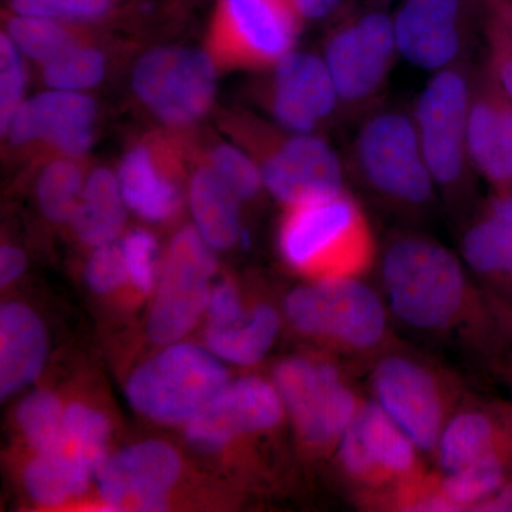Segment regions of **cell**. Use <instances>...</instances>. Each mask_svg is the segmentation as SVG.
<instances>
[{
    "label": "cell",
    "mask_w": 512,
    "mask_h": 512,
    "mask_svg": "<svg viewBox=\"0 0 512 512\" xmlns=\"http://www.w3.org/2000/svg\"><path fill=\"white\" fill-rule=\"evenodd\" d=\"M288 208L279 229V249L292 268L320 281L359 278L372 265V225L345 188Z\"/></svg>",
    "instance_id": "obj_1"
},
{
    "label": "cell",
    "mask_w": 512,
    "mask_h": 512,
    "mask_svg": "<svg viewBox=\"0 0 512 512\" xmlns=\"http://www.w3.org/2000/svg\"><path fill=\"white\" fill-rule=\"evenodd\" d=\"M382 276L394 315L412 328L447 329L463 312L466 274L439 242L419 235L394 239L384 252Z\"/></svg>",
    "instance_id": "obj_2"
},
{
    "label": "cell",
    "mask_w": 512,
    "mask_h": 512,
    "mask_svg": "<svg viewBox=\"0 0 512 512\" xmlns=\"http://www.w3.org/2000/svg\"><path fill=\"white\" fill-rule=\"evenodd\" d=\"M228 386V373L207 350L178 343L148 360L128 380V402L148 419L188 423Z\"/></svg>",
    "instance_id": "obj_3"
},
{
    "label": "cell",
    "mask_w": 512,
    "mask_h": 512,
    "mask_svg": "<svg viewBox=\"0 0 512 512\" xmlns=\"http://www.w3.org/2000/svg\"><path fill=\"white\" fill-rule=\"evenodd\" d=\"M352 161L363 183L394 204L421 207L436 183L421 150L413 116L399 110L372 114L353 143Z\"/></svg>",
    "instance_id": "obj_4"
},
{
    "label": "cell",
    "mask_w": 512,
    "mask_h": 512,
    "mask_svg": "<svg viewBox=\"0 0 512 512\" xmlns=\"http://www.w3.org/2000/svg\"><path fill=\"white\" fill-rule=\"evenodd\" d=\"M285 311L303 335L348 350L375 348L386 332L383 303L359 278L320 279L301 286L289 293Z\"/></svg>",
    "instance_id": "obj_5"
},
{
    "label": "cell",
    "mask_w": 512,
    "mask_h": 512,
    "mask_svg": "<svg viewBox=\"0 0 512 512\" xmlns=\"http://www.w3.org/2000/svg\"><path fill=\"white\" fill-rule=\"evenodd\" d=\"M474 82L463 64L434 73L417 99L413 120L436 187H463L468 170L467 127Z\"/></svg>",
    "instance_id": "obj_6"
},
{
    "label": "cell",
    "mask_w": 512,
    "mask_h": 512,
    "mask_svg": "<svg viewBox=\"0 0 512 512\" xmlns=\"http://www.w3.org/2000/svg\"><path fill=\"white\" fill-rule=\"evenodd\" d=\"M274 377L301 439L315 447L339 444L360 409L339 370L330 363L291 357L279 363Z\"/></svg>",
    "instance_id": "obj_7"
},
{
    "label": "cell",
    "mask_w": 512,
    "mask_h": 512,
    "mask_svg": "<svg viewBox=\"0 0 512 512\" xmlns=\"http://www.w3.org/2000/svg\"><path fill=\"white\" fill-rule=\"evenodd\" d=\"M215 262L197 228L181 229L171 241L153 306L148 333L158 345H173L187 335L208 308Z\"/></svg>",
    "instance_id": "obj_8"
},
{
    "label": "cell",
    "mask_w": 512,
    "mask_h": 512,
    "mask_svg": "<svg viewBox=\"0 0 512 512\" xmlns=\"http://www.w3.org/2000/svg\"><path fill=\"white\" fill-rule=\"evenodd\" d=\"M397 50L393 18L383 12L360 13L333 30L325 60L340 103L359 109L382 92Z\"/></svg>",
    "instance_id": "obj_9"
},
{
    "label": "cell",
    "mask_w": 512,
    "mask_h": 512,
    "mask_svg": "<svg viewBox=\"0 0 512 512\" xmlns=\"http://www.w3.org/2000/svg\"><path fill=\"white\" fill-rule=\"evenodd\" d=\"M131 82L134 92L157 117L184 126L210 109L215 67L201 50L164 47L141 57Z\"/></svg>",
    "instance_id": "obj_10"
},
{
    "label": "cell",
    "mask_w": 512,
    "mask_h": 512,
    "mask_svg": "<svg viewBox=\"0 0 512 512\" xmlns=\"http://www.w3.org/2000/svg\"><path fill=\"white\" fill-rule=\"evenodd\" d=\"M474 0H404L393 18L400 55L423 70L454 66L473 30Z\"/></svg>",
    "instance_id": "obj_11"
},
{
    "label": "cell",
    "mask_w": 512,
    "mask_h": 512,
    "mask_svg": "<svg viewBox=\"0 0 512 512\" xmlns=\"http://www.w3.org/2000/svg\"><path fill=\"white\" fill-rule=\"evenodd\" d=\"M376 402L407 434L414 446L433 453L446 426L440 384L427 367L409 357L392 356L372 376Z\"/></svg>",
    "instance_id": "obj_12"
},
{
    "label": "cell",
    "mask_w": 512,
    "mask_h": 512,
    "mask_svg": "<svg viewBox=\"0 0 512 512\" xmlns=\"http://www.w3.org/2000/svg\"><path fill=\"white\" fill-rule=\"evenodd\" d=\"M416 450L380 404H360L355 420L339 441V458L350 477L363 484L406 481L416 470Z\"/></svg>",
    "instance_id": "obj_13"
},
{
    "label": "cell",
    "mask_w": 512,
    "mask_h": 512,
    "mask_svg": "<svg viewBox=\"0 0 512 512\" xmlns=\"http://www.w3.org/2000/svg\"><path fill=\"white\" fill-rule=\"evenodd\" d=\"M261 164L268 191L284 204H303L343 188V164L322 138L293 133L266 147Z\"/></svg>",
    "instance_id": "obj_14"
},
{
    "label": "cell",
    "mask_w": 512,
    "mask_h": 512,
    "mask_svg": "<svg viewBox=\"0 0 512 512\" xmlns=\"http://www.w3.org/2000/svg\"><path fill=\"white\" fill-rule=\"evenodd\" d=\"M301 20L291 0H221L217 29L235 60L268 66L292 52Z\"/></svg>",
    "instance_id": "obj_15"
},
{
    "label": "cell",
    "mask_w": 512,
    "mask_h": 512,
    "mask_svg": "<svg viewBox=\"0 0 512 512\" xmlns=\"http://www.w3.org/2000/svg\"><path fill=\"white\" fill-rule=\"evenodd\" d=\"M180 471V457L173 448L144 441L104 461L97 473L100 495L111 510L131 505L138 511H163Z\"/></svg>",
    "instance_id": "obj_16"
},
{
    "label": "cell",
    "mask_w": 512,
    "mask_h": 512,
    "mask_svg": "<svg viewBox=\"0 0 512 512\" xmlns=\"http://www.w3.org/2000/svg\"><path fill=\"white\" fill-rule=\"evenodd\" d=\"M285 406L275 384L244 377L229 384L187 423V439L202 450H218L242 434L275 427Z\"/></svg>",
    "instance_id": "obj_17"
},
{
    "label": "cell",
    "mask_w": 512,
    "mask_h": 512,
    "mask_svg": "<svg viewBox=\"0 0 512 512\" xmlns=\"http://www.w3.org/2000/svg\"><path fill=\"white\" fill-rule=\"evenodd\" d=\"M272 83V113L292 133L312 134L342 104L325 60L311 53L282 57Z\"/></svg>",
    "instance_id": "obj_18"
},
{
    "label": "cell",
    "mask_w": 512,
    "mask_h": 512,
    "mask_svg": "<svg viewBox=\"0 0 512 512\" xmlns=\"http://www.w3.org/2000/svg\"><path fill=\"white\" fill-rule=\"evenodd\" d=\"M96 106L79 92L52 90L23 101L8 128L15 146L47 141L66 156H82L93 143Z\"/></svg>",
    "instance_id": "obj_19"
},
{
    "label": "cell",
    "mask_w": 512,
    "mask_h": 512,
    "mask_svg": "<svg viewBox=\"0 0 512 512\" xmlns=\"http://www.w3.org/2000/svg\"><path fill=\"white\" fill-rule=\"evenodd\" d=\"M467 146L477 173L495 191H512V103L488 70L474 83Z\"/></svg>",
    "instance_id": "obj_20"
},
{
    "label": "cell",
    "mask_w": 512,
    "mask_h": 512,
    "mask_svg": "<svg viewBox=\"0 0 512 512\" xmlns=\"http://www.w3.org/2000/svg\"><path fill=\"white\" fill-rule=\"evenodd\" d=\"M437 454L446 474L490 458L512 464V406L500 414L485 410L457 414L444 426Z\"/></svg>",
    "instance_id": "obj_21"
},
{
    "label": "cell",
    "mask_w": 512,
    "mask_h": 512,
    "mask_svg": "<svg viewBox=\"0 0 512 512\" xmlns=\"http://www.w3.org/2000/svg\"><path fill=\"white\" fill-rule=\"evenodd\" d=\"M47 355L42 320L20 303L0 309V394L2 399L35 382Z\"/></svg>",
    "instance_id": "obj_22"
},
{
    "label": "cell",
    "mask_w": 512,
    "mask_h": 512,
    "mask_svg": "<svg viewBox=\"0 0 512 512\" xmlns=\"http://www.w3.org/2000/svg\"><path fill=\"white\" fill-rule=\"evenodd\" d=\"M463 256L477 274L512 284V191L497 192L467 229Z\"/></svg>",
    "instance_id": "obj_23"
},
{
    "label": "cell",
    "mask_w": 512,
    "mask_h": 512,
    "mask_svg": "<svg viewBox=\"0 0 512 512\" xmlns=\"http://www.w3.org/2000/svg\"><path fill=\"white\" fill-rule=\"evenodd\" d=\"M239 198L212 168H201L192 177L190 207L195 228L211 248L227 249L241 235Z\"/></svg>",
    "instance_id": "obj_24"
},
{
    "label": "cell",
    "mask_w": 512,
    "mask_h": 512,
    "mask_svg": "<svg viewBox=\"0 0 512 512\" xmlns=\"http://www.w3.org/2000/svg\"><path fill=\"white\" fill-rule=\"evenodd\" d=\"M117 178L127 207L148 221L168 220L180 205L178 188L161 173L147 147L127 154Z\"/></svg>",
    "instance_id": "obj_25"
},
{
    "label": "cell",
    "mask_w": 512,
    "mask_h": 512,
    "mask_svg": "<svg viewBox=\"0 0 512 512\" xmlns=\"http://www.w3.org/2000/svg\"><path fill=\"white\" fill-rule=\"evenodd\" d=\"M126 207L119 178L104 168L93 171L72 218L74 232L90 247L110 244L123 231Z\"/></svg>",
    "instance_id": "obj_26"
},
{
    "label": "cell",
    "mask_w": 512,
    "mask_h": 512,
    "mask_svg": "<svg viewBox=\"0 0 512 512\" xmlns=\"http://www.w3.org/2000/svg\"><path fill=\"white\" fill-rule=\"evenodd\" d=\"M96 467L82 456L63 447L52 453H39L25 473L26 490L37 504L55 507L82 495Z\"/></svg>",
    "instance_id": "obj_27"
},
{
    "label": "cell",
    "mask_w": 512,
    "mask_h": 512,
    "mask_svg": "<svg viewBox=\"0 0 512 512\" xmlns=\"http://www.w3.org/2000/svg\"><path fill=\"white\" fill-rule=\"evenodd\" d=\"M278 330L279 316L275 309L259 305L234 325L208 326L205 343L212 355L235 365L251 366L264 359L274 345Z\"/></svg>",
    "instance_id": "obj_28"
},
{
    "label": "cell",
    "mask_w": 512,
    "mask_h": 512,
    "mask_svg": "<svg viewBox=\"0 0 512 512\" xmlns=\"http://www.w3.org/2000/svg\"><path fill=\"white\" fill-rule=\"evenodd\" d=\"M511 478L512 464L501 458H490L456 473L446 474L439 488L456 511H476Z\"/></svg>",
    "instance_id": "obj_29"
},
{
    "label": "cell",
    "mask_w": 512,
    "mask_h": 512,
    "mask_svg": "<svg viewBox=\"0 0 512 512\" xmlns=\"http://www.w3.org/2000/svg\"><path fill=\"white\" fill-rule=\"evenodd\" d=\"M64 410L55 394L37 390L26 396L18 409V423L37 453L64 447Z\"/></svg>",
    "instance_id": "obj_30"
},
{
    "label": "cell",
    "mask_w": 512,
    "mask_h": 512,
    "mask_svg": "<svg viewBox=\"0 0 512 512\" xmlns=\"http://www.w3.org/2000/svg\"><path fill=\"white\" fill-rule=\"evenodd\" d=\"M8 36L19 52L46 64L77 46L76 37L59 20L16 15L9 20Z\"/></svg>",
    "instance_id": "obj_31"
},
{
    "label": "cell",
    "mask_w": 512,
    "mask_h": 512,
    "mask_svg": "<svg viewBox=\"0 0 512 512\" xmlns=\"http://www.w3.org/2000/svg\"><path fill=\"white\" fill-rule=\"evenodd\" d=\"M83 177L79 167L69 160H57L47 165L37 184L40 210L50 221H72L83 192Z\"/></svg>",
    "instance_id": "obj_32"
},
{
    "label": "cell",
    "mask_w": 512,
    "mask_h": 512,
    "mask_svg": "<svg viewBox=\"0 0 512 512\" xmlns=\"http://www.w3.org/2000/svg\"><path fill=\"white\" fill-rule=\"evenodd\" d=\"M63 431L64 447L89 460L99 473L107 460L110 426L106 417L84 404H70L64 410Z\"/></svg>",
    "instance_id": "obj_33"
},
{
    "label": "cell",
    "mask_w": 512,
    "mask_h": 512,
    "mask_svg": "<svg viewBox=\"0 0 512 512\" xmlns=\"http://www.w3.org/2000/svg\"><path fill=\"white\" fill-rule=\"evenodd\" d=\"M45 66V82L53 90L80 92L97 86L106 73V60L97 50L74 46Z\"/></svg>",
    "instance_id": "obj_34"
},
{
    "label": "cell",
    "mask_w": 512,
    "mask_h": 512,
    "mask_svg": "<svg viewBox=\"0 0 512 512\" xmlns=\"http://www.w3.org/2000/svg\"><path fill=\"white\" fill-rule=\"evenodd\" d=\"M211 168L237 194L239 200H251L264 185L261 168L254 160L228 144H221L212 151Z\"/></svg>",
    "instance_id": "obj_35"
},
{
    "label": "cell",
    "mask_w": 512,
    "mask_h": 512,
    "mask_svg": "<svg viewBox=\"0 0 512 512\" xmlns=\"http://www.w3.org/2000/svg\"><path fill=\"white\" fill-rule=\"evenodd\" d=\"M26 76L20 52L8 33L0 36V128L8 133L16 111L23 104Z\"/></svg>",
    "instance_id": "obj_36"
},
{
    "label": "cell",
    "mask_w": 512,
    "mask_h": 512,
    "mask_svg": "<svg viewBox=\"0 0 512 512\" xmlns=\"http://www.w3.org/2000/svg\"><path fill=\"white\" fill-rule=\"evenodd\" d=\"M15 15L53 20H94L106 15L110 0H10Z\"/></svg>",
    "instance_id": "obj_37"
},
{
    "label": "cell",
    "mask_w": 512,
    "mask_h": 512,
    "mask_svg": "<svg viewBox=\"0 0 512 512\" xmlns=\"http://www.w3.org/2000/svg\"><path fill=\"white\" fill-rule=\"evenodd\" d=\"M127 276L123 245L114 241L96 248L86 268V281L94 292L116 291L126 282Z\"/></svg>",
    "instance_id": "obj_38"
},
{
    "label": "cell",
    "mask_w": 512,
    "mask_h": 512,
    "mask_svg": "<svg viewBox=\"0 0 512 512\" xmlns=\"http://www.w3.org/2000/svg\"><path fill=\"white\" fill-rule=\"evenodd\" d=\"M124 258L133 284L141 292L148 293L156 282L154 256H156V239L150 232L136 229L123 241Z\"/></svg>",
    "instance_id": "obj_39"
},
{
    "label": "cell",
    "mask_w": 512,
    "mask_h": 512,
    "mask_svg": "<svg viewBox=\"0 0 512 512\" xmlns=\"http://www.w3.org/2000/svg\"><path fill=\"white\" fill-rule=\"evenodd\" d=\"M488 72L512 103V33L491 13L487 22Z\"/></svg>",
    "instance_id": "obj_40"
},
{
    "label": "cell",
    "mask_w": 512,
    "mask_h": 512,
    "mask_svg": "<svg viewBox=\"0 0 512 512\" xmlns=\"http://www.w3.org/2000/svg\"><path fill=\"white\" fill-rule=\"evenodd\" d=\"M208 312H210L208 326H214V328H225V326L234 325L239 320L247 318L248 315L242 309L238 292L235 291L234 286L228 284L218 286L211 293Z\"/></svg>",
    "instance_id": "obj_41"
},
{
    "label": "cell",
    "mask_w": 512,
    "mask_h": 512,
    "mask_svg": "<svg viewBox=\"0 0 512 512\" xmlns=\"http://www.w3.org/2000/svg\"><path fill=\"white\" fill-rule=\"evenodd\" d=\"M26 268V256L18 248L2 247L0 249V282L12 284L23 274Z\"/></svg>",
    "instance_id": "obj_42"
},
{
    "label": "cell",
    "mask_w": 512,
    "mask_h": 512,
    "mask_svg": "<svg viewBox=\"0 0 512 512\" xmlns=\"http://www.w3.org/2000/svg\"><path fill=\"white\" fill-rule=\"evenodd\" d=\"M293 8L302 20L328 18L345 0H291Z\"/></svg>",
    "instance_id": "obj_43"
},
{
    "label": "cell",
    "mask_w": 512,
    "mask_h": 512,
    "mask_svg": "<svg viewBox=\"0 0 512 512\" xmlns=\"http://www.w3.org/2000/svg\"><path fill=\"white\" fill-rule=\"evenodd\" d=\"M491 13L501 20L512 33V0H487Z\"/></svg>",
    "instance_id": "obj_44"
}]
</instances>
